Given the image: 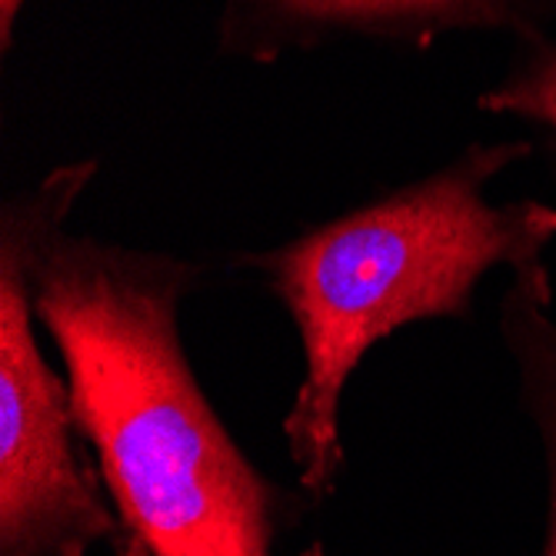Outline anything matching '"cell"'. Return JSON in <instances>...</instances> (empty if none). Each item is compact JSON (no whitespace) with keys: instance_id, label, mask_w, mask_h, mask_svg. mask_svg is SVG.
Here are the masks:
<instances>
[{"instance_id":"obj_2","label":"cell","mask_w":556,"mask_h":556,"mask_svg":"<svg viewBox=\"0 0 556 556\" xmlns=\"http://www.w3.org/2000/svg\"><path fill=\"white\" fill-rule=\"evenodd\" d=\"M527 143H480L446 170L333 224L250 257L290 311L307 374L283 420L300 486L324 496L343 467L340 396L364 353L393 330L470 311L493 267L543 264L556 207L490 204L493 174L527 157Z\"/></svg>"},{"instance_id":"obj_3","label":"cell","mask_w":556,"mask_h":556,"mask_svg":"<svg viewBox=\"0 0 556 556\" xmlns=\"http://www.w3.org/2000/svg\"><path fill=\"white\" fill-rule=\"evenodd\" d=\"M34 300L0 247V556H87L117 530L74 446L71 387L43 361Z\"/></svg>"},{"instance_id":"obj_4","label":"cell","mask_w":556,"mask_h":556,"mask_svg":"<svg viewBox=\"0 0 556 556\" xmlns=\"http://www.w3.org/2000/svg\"><path fill=\"white\" fill-rule=\"evenodd\" d=\"M514 24V0H224V43L254 61L337 34L430 43L446 30Z\"/></svg>"},{"instance_id":"obj_9","label":"cell","mask_w":556,"mask_h":556,"mask_svg":"<svg viewBox=\"0 0 556 556\" xmlns=\"http://www.w3.org/2000/svg\"><path fill=\"white\" fill-rule=\"evenodd\" d=\"M303 556H327V553H324L320 546H314V549H307V553H303Z\"/></svg>"},{"instance_id":"obj_5","label":"cell","mask_w":556,"mask_h":556,"mask_svg":"<svg viewBox=\"0 0 556 556\" xmlns=\"http://www.w3.org/2000/svg\"><path fill=\"white\" fill-rule=\"evenodd\" d=\"M546 264L514 270L500 330L520 374L523 407L540 433L546 464V536L540 556H556V317Z\"/></svg>"},{"instance_id":"obj_1","label":"cell","mask_w":556,"mask_h":556,"mask_svg":"<svg viewBox=\"0 0 556 556\" xmlns=\"http://www.w3.org/2000/svg\"><path fill=\"white\" fill-rule=\"evenodd\" d=\"M93 161L4 207L34 314L67 370L77 430L127 536L154 556H270L274 490L247 464L193 380L180 300L197 267L64 230Z\"/></svg>"},{"instance_id":"obj_6","label":"cell","mask_w":556,"mask_h":556,"mask_svg":"<svg viewBox=\"0 0 556 556\" xmlns=\"http://www.w3.org/2000/svg\"><path fill=\"white\" fill-rule=\"evenodd\" d=\"M480 108L493 114H517L556 134V47H540L500 87L480 97Z\"/></svg>"},{"instance_id":"obj_7","label":"cell","mask_w":556,"mask_h":556,"mask_svg":"<svg viewBox=\"0 0 556 556\" xmlns=\"http://www.w3.org/2000/svg\"><path fill=\"white\" fill-rule=\"evenodd\" d=\"M24 4L27 0H0V43L4 47H11V40H14V24H17Z\"/></svg>"},{"instance_id":"obj_8","label":"cell","mask_w":556,"mask_h":556,"mask_svg":"<svg viewBox=\"0 0 556 556\" xmlns=\"http://www.w3.org/2000/svg\"><path fill=\"white\" fill-rule=\"evenodd\" d=\"M117 556H154V553H150L137 536H127L124 543H121V549H117Z\"/></svg>"}]
</instances>
